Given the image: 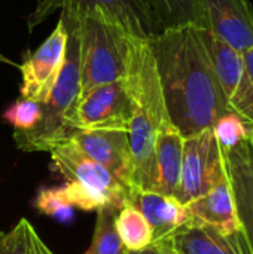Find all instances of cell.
<instances>
[{"instance_id":"1","label":"cell","mask_w":253,"mask_h":254,"mask_svg":"<svg viewBox=\"0 0 253 254\" xmlns=\"http://www.w3.org/2000/svg\"><path fill=\"white\" fill-rule=\"evenodd\" d=\"M148 42L169 118L183 138L213 128L231 112L207 49L206 28H166Z\"/></svg>"},{"instance_id":"2","label":"cell","mask_w":253,"mask_h":254,"mask_svg":"<svg viewBox=\"0 0 253 254\" xmlns=\"http://www.w3.org/2000/svg\"><path fill=\"white\" fill-rule=\"evenodd\" d=\"M134 113L127 131L134 159L136 189L152 192L155 182V138L160 124L169 118L155 58L148 40L133 39L127 76Z\"/></svg>"},{"instance_id":"3","label":"cell","mask_w":253,"mask_h":254,"mask_svg":"<svg viewBox=\"0 0 253 254\" xmlns=\"http://www.w3.org/2000/svg\"><path fill=\"white\" fill-rule=\"evenodd\" d=\"M67 30L64 64L48 98L42 104L39 122L28 131L13 132V140L25 152H51L69 141L76 131L75 110L81 97V27L76 16L61 12Z\"/></svg>"},{"instance_id":"4","label":"cell","mask_w":253,"mask_h":254,"mask_svg":"<svg viewBox=\"0 0 253 254\" xmlns=\"http://www.w3.org/2000/svg\"><path fill=\"white\" fill-rule=\"evenodd\" d=\"M73 16L81 27V94L122 80L127 76L134 37L98 12Z\"/></svg>"},{"instance_id":"5","label":"cell","mask_w":253,"mask_h":254,"mask_svg":"<svg viewBox=\"0 0 253 254\" xmlns=\"http://www.w3.org/2000/svg\"><path fill=\"white\" fill-rule=\"evenodd\" d=\"M52 161L66 179V192L72 207L81 210L112 208L121 211L130 205L131 192L106 168L86 156L72 140L54 147Z\"/></svg>"},{"instance_id":"6","label":"cell","mask_w":253,"mask_h":254,"mask_svg":"<svg viewBox=\"0 0 253 254\" xmlns=\"http://www.w3.org/2000/svg\"><path fill=\"white\" fill-rule=\"evenodd\" d=\"M57 9L73 15L98 12L139 40H151L163 31L143 0H39L27 18L28 30L42 24Z\"/></svg>"},{"instance_id":"7","label":"cell","mask_w":253,"mask_h":254,"mask_svg":"<svg viewBox=\"0 0 253 254\" xmlns=\"http://www.w3.org/2000/svg\"><path fill=\"white\" fill-rule=\"evenodd\" d=\"M224 177L222 150L213 128L183 138L180 182L174 193L182 205L209 193Z\"/></svg>"},{"instance_id":"8","label":"cell","mask_w":253,"mask_h":254,"mask_svg":"<svg viewBox=\"0 0 253 254\" xmlns=\"http://www.w3.org/2000/svg\"><path fill=\"white\" fill-rule=\"evenodd\" d=\"M134 113L125 80L95 86L81 94L73 127L76 129L128 131Z\"/></svg>"},{"instance_id":"9","label":"cell","mask_w":253,"mask_h":254,"mask_svg":"<svg viewBox=\"0 0 253 254\" xmlns=\"http://www.w3.org/2000/svg\"><path fill=\"white\" fill-rule=\"evenodd\" d=\"M67 46V30L60 16L55 28L46 40L31 54L24 58L21 70V98L43 103L54 83L57 82L64 64Z\"/></svg>"},{"instance_id":"10","label":"cell","mask_w":253,"mask_h":254,"mask_svg":"<svg viewBox=\"0 0 253 254\" xmlns=\"http://www.w3.org/2000/svg\"><path fill=\"white\" fill-rule=\"evenodd\" d=\"M70 140L86 156L106 168L125 189L136 190L134 159L125 131L76 129Z\"/></svg>"},{"instance_id":"11","label":"cell","mask_w":253,"mask_h":254,"mask_svg":"<svg viewBox=\"0 0 253 254\" xmlns=\"http://www.w3.org/2000/svg\"><path fill=\"white\" fill-rule=\"evenodd\" d=\"M225 176L230 182L243 246L253 254V146L251 135L233 146H221Z\"/></svg>"},{"instance_id":"12","label":"cell","mask_w":253,"mask_h":254,"mask_svg":"<svg viewBox=\"0 0 253 254\" xmlns=\"http://www.w3.org/2000/svg\"><path fill=\"white\" fill-rule=\"evenodd\" d=\"M207 30L239 52L253 46V7L249 0H204Z\"/></svg>"},{"instance_id":"13","label":"cell","mask_w":253,"mask_h":254,"mask_svg":"<svg viewBox=\"0 0 253 254\" xmlns=\"http://www.w3.org/2000/svg\"><path fill=\"white\" fill-rule=\"evenodd\" d=\"M130 205L137 208L152 229V244L167 241L179 228L192 217L174 196H166L157 192L136 189L131 192Z\"/></svg>"},{"instance_id":"14","label":"cell","mask_w":253,"mask_h":254,"mask_svg":"<svg viewBox=\"0 0 253 254\" xmlns=\"http://www.w3.org/2000/svg\"><path fill=\"white\" fill-rule=\"evenodd\" d=\"M160 244L170 247L176 254H248L240 232L224 235L194 219Z\"/></svg>"},{"instance_id":"15","label":"cell","mask_w":253,"mask_h":254,"mask_svg":"<svg viewBox=\"0 0 253 254\" xmlns=\"http://www.w3.org/2000/svg\"><path fill=\"white\" fill-rule=\"evenodd\" d=\"M183 156V137L166 119L160 124L155 138V182L152 192L174 196L182 171Z\"/></svg>"},{"instance_id":"16","label":"cell","mask_w":253,"mask_h":254,"mask_svg":"<svg viewBox=\"0 0 253 254\" xmlns=\"http://www.w3.org/2000/svg\"><path fill=\"white\" fill-rule=\"evenodd\" d=\"M191 217L209 225L224 235L240 232L237 208L227 176L204 196L186 205Z\"/></svg>"},{"instance_id":"17","label":"cell","mask_w":253,"mask_h":254,"mask_svg":"<svg viewBox=\"0 0 253 254\" xmlns=\"http://www.w3.org/2000/svg\"><path fill=\"white\" fill-rule=\"evenodd\" d=\"M161 30L195 25L207 28L204 0H143Z\"/></svg>"},{"instance_id":"18","label":"cell","mask_w":253,"mask_h":254,"mask_svg":"<svg viewBox=\"0 0 253 254\" xmlns=\"http://www.w3.org/2000/svg\"><path fill=\"white\" fill-rule=\"evenodd\" d=\"M206 43L207 49L218 74L222 91L230 101L234 89L239 85V80L243 73V57L242 52L234 49L231 45L216 37L206 28Z\"/></svg>"},{"instance_id":"19","label":"cell","mask_w":253,"mask_h":254,"mask_svg":"<svg viewBox=\"0 0 253 254\" xmlns=\"http://www.w3.org/2000/svg\"><path fill=\"white\" fill-rule=\"evenodd\" d=\"M115 229L127 250H140L152 244V229L133 205L124 207L115 217Z\"/></svg>"},{"instance_id":"20","label":"cell","mask_w":253,"mask_h":254,"mask_svg":"<svg viewBox=\"0 0 253 254\" xmlns=\"http://www.w3.org/2000/svg\"><path fill=\"white\" fill-rule=\"evenodd\" d=\"M0 254H54L33 225L21 219L10 231L0 234Z\"/></svg>"},{"instance_id":"21","label":"cell","mask_w":253,"mask_h":254,"mask_svg":"<svg viewBox=\"0 0 253 254\" xmlns=\"http://www.w3.org/2000/svg\"><path fill=\"white\" fill-rule=\"evenodd\" d=\"M118 211L112 208L97 210V222L92 241L85 254H127L128 250L122 244L115 229V217Z\"/></svg>"},{"instance_id":"22","label":"cell","mask_w":253,"mask_h":254,"mask_svg":"<svg viewBox=\"0 0 253 254\" xmlns=\"http://www.w3.org/2000/svg\"><path fill=\"white\" fill-rule=\"evenodd\" d=\"M242 57L243 73L228 104L234 113L253 127V46L245 51Z\"/></svg>"},{"instance_id":"23","label":"cell","mask_w":253,"mask_h":254,"mask_svg":"<svg viewBox=\"0 0 253 254\" xmlns=\"http://www.w3.org/2000/svg\"><path fill=\"white\" fill-rule=\"evenodd\" d=\"M42 116V104L33 100H16L6 112L4 119L13 127V132H24L31 129Z\"/></svg>"},{"instance_id":"24","label":"cell","mask_w":253,"mask_h":254,"mask_svg":"<svg viewBox=\"0 0 253 254\" xmlns=\"http://www.w3.org/2000/svg\"><path fill=\"white\" fill-rule=\"evenodd\" d=\"M36 207L40 213L57 219H67L72 214V204L69 201L66 188L40 190L37 195Z\"/></svg>"},{"instance_id":"25","label":"cell","mask_w":253,"mask_h":254,"mask_svg":"<svg viewBox=\"0 0 253 254\" xmlns=\"http://www.w3.org/2000/svg\"><path fill=\"white\" fill-rule=\"evenodd\" d=\"M127 254H173V252L164 244H149L140 250H128Z\"/></svg>"},{"instance_id":"26","label":"cell","mask_w":253,"mask_h":254,"mask_svg":"<svg viewBox=\"0 0 253 254\" xmlns=\"http://www.w3.org/2000/svg\"><path fill=\"white\" fill-rule=\"evenodd\" d=\"M0 63H4V64H10V65L13 64V63H12L10 60H7V58H6L4 55H1V54H0Z\"/></svg>"},{"instance_id":"27","label":"cell","mask_w":253,"mask_h":254,"mask_svg":"<svg viewBox=\"0 0 253 254\" xmlns=\"http://www.w3.org/2000/svg\"><path fill=\"white\" fill-rule=\"evenodd\" d=\"M251 141H252V146H253V127H252V132H251Z\"/></svg>"}]
</instances>
